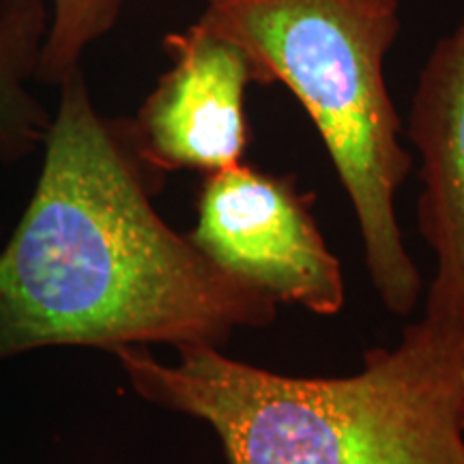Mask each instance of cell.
Here are the masks:
<instances>
[{
  "mask_svg": "<svg viewBox=\"0 0 464 464\" xmlns=\"http://www.w3.org/2000/svg\"><path fill=\"white\" fill-rule=\"evenodd\" d=\"M44 166L0 249V362L50 346H222L277 304L172 230L130 119L97 112L82 69L61 84Z\"/></svg>",
  "mask_w": 464,
  "mask_h": 464,
  "instance_id": "obj_1",
  "label": "cell"
},
{
  "mask_svg": "<svg viewBox=\"0 0 464 464\" xmlns=\"http://www.w3.org/2000/svg\"><path fill=\"white\" fill-rule=\"evenodd\" d=\"M114 351L133 392L208 423L228 464H464V327L423 316L351 376L301 379L219 346Z\"/></svg>",
  "mask_w": 464,
  "mask_h": 464,
  "instance_id": "obj_2",
  "label": "cell"
},
{
  "mask_svg": "<svg viewBox=\"0 0 464 464\" xmlns=\"http://www.w3.org/2000/svg\"><path fill=\"white\" fill-rule=\"evenodd\" d=\"M196 24L241 48L256 84L280 82L297 97L355 211L376 293L393 314H409L421 276L396 194L413 158L385 78L400 0H207Z\"/></svg>",
  "mask_w": 464,
  "mask_h": 464,
  "instance_id": "obj_3",
  "label": "cell"
},
{
  "mask_svg": "<svg viewBox=\"0 0 464 464\" xmlns=\"http://www.w3.org/2000/svg\"><path fill=\"white\" fill-rule=\"evenodd\" d=\"M312 200L293 177L241 161L205 174L188 237L213 265L276 304L334 316L346 299L344 276L312 216Z\"/></svg>",
  "mask_w": 464,
  "mask_h": 464,
  "instance_id": "obj_4",
  "label": "cell"
},
{
  "mask_svg": "<svg viewBox=\"0 0 464 464\" xmlns=\"http://www.w3.org/2000/svg\"><path fill=\"white\" fill-rule=\"evenodd\" d=\"M164 50L170 69L130 119L142 160L161 174H211L246 161V97L256 73L243 50L196 22L166 34Z\"/></svg>",
  "mask_w": 464,
  "mask_h": 464,
  "instance_id": "obj_5",
  "label": "cell"
},
{
  "mask_svg": "<svg viewBox=\"0 0 464 464\" xmlns=\"http://www.w3.org/2000/svg\"><path fill=\"white\" fill-rule=\"evenodd\" d=\"M409 138L421 161L420 228L437 263L426 316L464 327V9L423 63Z\"/></svg>",
  "mask_w": 464,
  "mask_h": 464,
  "instance_id": "obj_6",
  "label": "cell"
},
{
  "mask_svg": "<svg viewBox=\"0 0 464 464\" xmlns=\"http://www.w3.org/2000/svg\"><path fill=\"white\" fill-rule=\"evenodd\" d=\"M45 0H0V161L44 147L52 116L31 92L48 33Z\"/></svg>",
  "mask_w": 464,
  "mask_h": 464,
  "instance_id": "obj_7",
  "label": "cell"
},
{
  "mask_svg": "<svg viewBox=\"0 0 464 464\" xmlns=\"http://www.w3.org/2000/svg\"><path fill=\"white\" fill-rule=\"evenodd\" d=\"M131 0H45L48 33L39 58L37 82L58 86L80 69L84 52L106 34Z\"/></svg>",
  "mask_w": 464,
  "mask_h": 464,
  "instance_id": "obj_8",
  "label": "cell"
}]
</instances>
